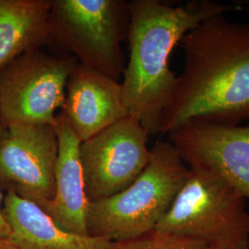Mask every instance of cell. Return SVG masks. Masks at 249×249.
Here are the masks:
<instances>
[{
  "mask_svg": "<svg viewBox=\"0 0 249 249\" xmlns=\"http://www.w3.org/2000/svg\"><path fill=\"white\" fill-rule=\"evenodd\" d=\"M0 249H19L8 239L0 240Z\"/></svg>",
  "mask_w": 249,
  "mask_h": 249,
  "instance_id": "cell-16",
  "label": "cell"
},
{
  "mask_svg": "<svg viewBox=\"0 0 249 249\" xmlns=\"http://www.w3.org/2000/svg\"></svg>",
  "mask_w": 249,
  "mask_h": 249,
  "instance_id": "cell-18",
  "label": "cell"
},
{
  "mask_svg": "<svg viewBox=\"0 0 249 249\" xmlns=\"http://www.w3.org/2000/svg\"><path fill=\"white\" fill-rule=\"evenodd\" d=\"M181 45L184 71L160 134L192 121L238 124L249 119V23L217 15L187 33Z\"/></svg>",
  "mask_w": 249,
  "mask_h": 249,
  "instance_id": "cell-1",
  "label": "cell"
},
{
  "mask_svg": "<svg viewBox=\"0 0 249 249\" xmlns=\"http://www.w3.org/2000/svg\"><path fill=\"white\" fill-rule=\"evenodd\" d=\"M111 249H209L201 241L156 229L124 240L113 242Z\"/></svg>",
  "mask_w": 249,
  "mask_h": 249,
  "instance_id": "cell-14",
  "label": "cell"
},
{
  "mask_svg": "<svg viewBox=\"0 0 249 249\" xmlns=\"http://www.w3.org/2000/svg\"><path fill=\"white\" fill-rule=\"evenodd\" d=\"M239 9L211 0L179 6L159 0L129 2V59L122 76V95L128 115L149 135L160 134L162 115L178 84L169 67L176 45L202 21Z\"/></svg>",
  "mask_w": 249,
  "mask_h": 249,
  "instance_id": "cell-2",
  "label": "cell"
},
{
  "mask_svg": "<svg viewBox=\"0 0 249 249\" xmlns=\"http://www.w3.org/2000/svg\"><path fill=\"white\" fill-rule=\"evenodd\" d=\"M149 133L126 116L80 144V161L89 202L121 192L139 178L151 159Z\"/></svg>",
  "mask_w": 249,
  "mask_h": 249,
  "instance_id": "cell-7",
  "label": "cell"
},
{
  "mask_svg": "<svg viewBox=\"0 0 249 249\" xmlns=\"http://www.w3.org/2000/svg\"><path fill=\"white\" fill-rule=\"evenodd\" d=\"M78 61L36 49L0 71V113L7 128L14 124H52L66 101L67 84Z\"/></svg>",
  "mask_w": 249,
  "mask_h": 249,
  "instance_id": "cell-6",
  "label": "cell"
},
{
  "mask_svg": "<svg viewBox=\"0 0 249 249\" xmlns=\"http://www.w3.org/2000/svg\"><path fill=\"white\" fill-rule=\"evenodd\" d=\"M248 199L212 170L189 167L156 230L201 241L209 249H249Z\"/></svg>",
  "mask_w": 249,
  "mask_h": 249,
  "instance_id": "cell-4",
  "label": "cell"
},
{
  "mask_svg": "<svg viewBox=\"0 0 249 249\" xmlns=\"http://www.w3.org/2000/svg\"><path fill=\"white\" fill-rule=\"evenodd\" d=\"M188 167L212 170L249 200V125L192 121L167 134Z\"/></svg>",
  "mask_w": 249,
  "mask_h": 249,
  "instance_id": "cell-9",
  "label": "cell"
},
{
  "mask_svg": "<svg viewBox=\"0 0 249 249\" xmlns=\"http://www.w3.org/2000/svg\"><path fill=\"white\" fill-rule=\"evenodd\" d=\"M58 140L52 124H14L0 143V189L43 211L55 194Z\"/></svg>",
  "mask_w": 249,
  "mask_h": 249,
  "instance_id": "cell-8",
  "label": "cell"
},
{
  "mask_svg": "<svg viewBox=\"0 0 249 249\" xmlns=\"http://www.w3.org/2000/svg\"><path fill=\"white\" fill-rule=\"evenodd\" d=\"M2 212L10 241L19 249H111L112 241L65 231L39 206L6 192Z\"/></svg>",
  "mask_w": 249,
  "mask_h": 249,
  "instance_id": "cell-12",
  "label": "cell"
},
{
  "mask_svg": "<svg viewBox=\"0 0 249 249\" xmlns=\"http://www.w3.org/2000/svg\"><path fill=\"white\" fill-rule=\"evenodd\" d=\"M53 125L58 140L54 172L55 194L44 212L65 231L86 235L89 201L80 165V140L61 112Z\"/></svg>",
  "mask_w": 249,
  "mask_h": 249,
  "instance_id": "cell-11",
  "label": "cell"
},
{
  "mask_svg": "<svg viewBox=\"0 0 249 249\" xmlns=\"http://www.w3.org/2000/svg\"><path fill=\"white\" fill-rule=\"evenodd\" d=\"M61 113L80 142L128 116L121 83L79 63L68 81Z\"/></svg>",
  "mask_w": 249,
  "mask_h": 249,
  "instance_id": "cell-10",
  "label": "cell"
},
{
  "mask_svg": "<svg viewBox=\"0 0 249 249\" xmlns=\"http://www.w3.org/2000/svg\"><path fill=\"white\" fill-rule=\"evenodd\" d=\"M8 132V128L6 126V124L4 123L2 116H1V113H0V143L3 141V139L5 138L6 134Z\"/></svg>",
  "mask_w": 249,
  "mask_h": 249,
  "instance_id": "cell-17",
  "label": "cell"
},
{
  "mask_svg": "<svg viewBox=\"0 0 249 249\" xmlns=\"http://www.w3.org/2000/svg\"><path fill=\"white\" fill-rule=\"evenodd\" d=\"M129 19L124 0H52L47 47L119 81Z\"/></svg>",
  "mask_w": 249,
  "mask_h": 249,
  "instance_id": "cell-5",
  "label": "cell"
},
{
  "mask_svg": "<svg viewBox=\"0 0 249 249\" xmlns=\"http://www.w3.org/2000/svg\"><path fill=\"white\" fill-rule=\"evenodd\" d=\"M150 161L133 183L121 192L89 202L88 234L112 242L152 231L168 212L187 179L189 167L168 141H158Z\"/></svg>",
  "mask_w": 249,
  "mask_h": 249,
  "instance_id": "cell-3",
  "label": "cell"
},
{
  "mask_svg": "<svg viewBox=\"0 0 249 249\" xmlns=\"http://www.w3.org/2000/svg\"><path fill=\"white\" fill-rule=\"evenodd\" d=\"M3 192L0 189V240L8 239L9 236V227L7 221L4 218L3 212H2V206H3V200H4Z\"/></svg>",
  "mask_w": 249,
  "mask_h": 249,
  "instance_id": "cell-15",
  "label": "cell"
},
{
  "mask_svg": "<svg viewBox=\"0 0 249 249\" xmlns=\"http://www.w3.org/2000/svg\"><path fill=\"white\" fill-rule=\"evenodd\" d=\"M52 0H0V71L49 42Z\"/></svg>",
  "mask_w": 249,
  "mask_h": 249,
  "instance_id": "cell-13",
  "label": "cell"
}]
</instances>
